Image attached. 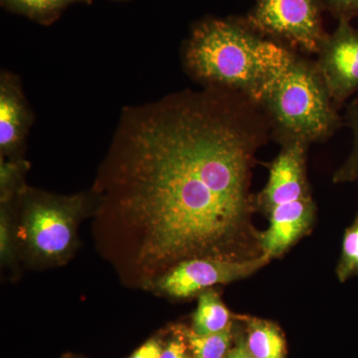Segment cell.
Returning <instances> with one entry per match:
<instances>
[{
    "label": "cell",
    "mask_w": 358,
    "mask_h": 358,
    "mask_svg": "<svg viewBox=\"0 0 358 358\" xmlns=\"http://www.w3.org/2000/svg\"><path fill=\"white\" fill-rule=\"evenodd\" d=\"M224 358H256L249 352L248 348H247L246 343L243 339H240L238 341L237 346L229 350V352L226 355Z\"/></svg>",
    "instance_id": "cell-21"
},
{
    "label": "cell",
    "mask_w": 358,
    "mask_h": 358,
    "mask_svg": "<svg viewBox=\"0 0 358 358\" xmlns=\"http://www.w3.org/2000/svg\"><path fill=\"white\" fill-rule=\"evenodd\" d=\"M272 262L267 255L234 262L195 258L174 266L157 280L155 287L174 299H188L217 285L230 284L251 277Z\"/></svg>",
    "instance_id": "cell-6"
},
{
    "label": "cell",
    "mask_w": 358,
    "mask_h": 358,
    "mask_svg": "<svg viewBox=\"0 0 358 358\" xmlns=\"http://www.w3.org/2000/svg\"><path fill=\"white\" fill-rule=\"evenodd\" d=\"M162 343L157 339H150L136 350L129 358H159L162 355Z\"/></svg>",
    "instance_id": "cell-19"
},
{
    "label": "cell",
    "mask_w": 358,
    "mask_h": 358,
    "mask_svg": "<svg viewBox=\"0 0 358 358\" xmlns=\"http://www.w3.org/2000/svg\"><path fill=\"white\" fill-rule=\"evenodd\" d=\"M254 102L268 120L271 138L280 145L324 143L343 124L315 61L293 50L266 80Z\"/></svg>",
    "instance_id": "cell-3"
},
{
    "label": "cell",
    "mask_w": 358,
    "mask_h": 358,
    "mask_svg": "<svg viewBox=\"0 0 358 358\" xmlns=\"http://www.w3.org/2000/svg\"><path fill=\"white\" fill-rule=\"evenodd\" d=\"M317 55L315 64L339 110L350 96L358 94V30L350 21L339 20Z\"/></svg>",
    "instance_id": "cell-7"
},
{
    "label": "cell",
    "mask_w": 358,
    "mask_h": 358,
    "mask_svg": "<svg viewBox=\"0 0 358 358\" xmlns=\"http://www.w3.org/2000/svg\"><path fill=\"white\" fill-rule=\"evenodd\" d=\"M245 21L266 38L308 53L317 54L327 36L317 0H257Z\"/></svg>",
    "instance_id": "cell-5"
},
{
    "label": "cell",
    "mask_w": 358,
    "mask_h": 358,
    "mask_svg": "<svg viewBox=\"0 0 358 358\" xmlns=\"http://www.w3.org/2000/svg\"><path fill=\"white\" fill-rule=\"evenodd\" d=\"M268 120L238 92L182 90L122 110L95 192L140 235L138 264L164 275L195 258L264 255L251 192Z\"/></svg>",
    "instance_id": "cell-1"
},
{
    "label": "cell",
    "mask_w": 358,
    "mask_h": 358,
    "mask_svg": "<svg viewBox=\"0 0 358 358\" xmlns=\"http://www.w3.org/2000/svg\"><path fill=\"white\" fill-rule=\"evenodd\" d=\"M246 345L256 358H287L286 341L281 329L270 320L243 317Z\"/></svg>",
    "instance_id": "cell-11"
},
{
    "label": "cell",
    "mask_w": 358,
    "mask_h": 358,
    "mask_svg": "<svg viewBox=\"0 0 358 358\" xmlns=\"http://www.w3.org/2000/svg\"><path fill=\"white\" fill-rule=\"evenodd\" d=\"M193 358H224L233 341L232 324L219 333L199 334L192 329L182 333Z\"/></svg>",
    "instance_id": "cell-14"
},
{
    "label": "cell",
    "mask_w": 358,
    "mask_h": 358,
    "mask_svg": "<svg viewBox=\"0 0 358 358\" xmlns=\"http://www.w3.org/2000/svg\"><path fill=\"white\" fill-rule=\"evenodd\" d=\"M0 253L2 258L6 259L10 252V233H9L8 219L6 210L1 211L0 220Z\"/></svg>",
    "instance_id": "cell-20"
},
{
    "label": "cell",
    "mask_w": 358,
    "mask_h": 358,
    "mask_svg": "<svg viewBox=\"0 0 358 358\" xmlns=\"http://www.w3.org/2000/svg\"><path fill=\"white\" fill-rule=\"evenodd\" d=\"M93 0H0L3 8L25 16L42 25H50L73 4L91 3Z\"/></svg>",
    "instance_id": "cell-13"
},
{
    "label": "cell",
    "mask_w": 358,
    "mask_h": 358,
    "mask_svg": "<svg viewBox=\"0 0 358 358\" xmlns=\"http://www.w3.org/2000/svg\"><path fill=\"white\" fill-rule=\"evenodd\" d=\"M34 115L23 93L20 78L14 73H0V157L20 159Z\"/></svg>",
    "instance_id": "cell-10"
},
{
    "label": "cell",
    "mask_w": 358,
    "mask_h": 358,
    "mask_svg": "<svg viewBox=\"0 0 358 358\" xmlns=\"http://www.w3.org/2000/svg\"><path fill=\"white\" fill-rule=\"evenodd\" d=\"M280 147L268 167L267 183L255 197L257 213L265 216L275 206L313 196L307 164L310 145L291 141Z\"/></svg>",
    "instance_id": "cell-8"
},
{
    "label": "cell",
    "mask_w": 358,
    "mask_h": 358,
    "mask_svg": "<svg viewBox=\"0 0 358 358\" xmlns=\"http://www.w3.org/2000/svg\"><path fill=\"white\" fill-rule=\"evenodd\" d=\"M188 345H186L185 336L173 339L162 350L159 358H189L187 353Z\"/></svg>",
    "instance_id": "cell-18"
},
{
    "label": "cell",
    "mask_w": 358,
    "mask_h": 358,
    "mask_svg": "<svg viewBox=\"0 0 358 358\" xmlns=\"http://www.w3.org/2000/svg\"><path fill=\"white\" fill-rule=\"evenodd\" d=\"M322 6L336 20L352 21L358 17V0H320Z\"/></svg>",
    "instance_id": "cell-17"
},
{
    "label": "cell",
    "mask_w": 358,
    "mask_h": 358,
    "mask_svg": "<svg viewBox=\"0 0 358 358\" xmlns=\"http://www.w3.org/2000/svg\"><path fill=\"white\" fill-rule=\"evenodd\" d=\"M345 121L348 128L352 129L353 145L348 159L334 173V183L358 180V94L346 107Z\"/></svg>",
    "instance_id": "cell-15"
},
{
    "label": "cell",
    "mask_w": 358,
    "mask_h": 358,
    "mask_svg": "<svg viewBox=\"0 0 358 358\" xmlns=\"http://www.w3.org/2000/svg\"><path fill=\"white\" fill-rule=\"evenodd\" d=\"M292 49L268 39L236 18H207L195 24L182 48L186 73L202 87L238 92L255 101Z\"/></svg>",
    "instance_id": "cell-2"
},
{
    "label": "cell",
    "mask_w": 358,
    "mask_h": 358,
    "mask_svg": "<svg viewBox=\"0 0 358 358\" xmlns=\"http://www.w3.org/2000/svg\"><path fill=\"white\" fill-rule=\"evenodd\" d=\"M23 236L28 248L45 261H60L69 254L76 222L86 205L83 195L55 196L24 188Z\"/></svg>",
    "instance_id": "cell-4"
},
{
    "label": "cell",
    "mask_w": 358,
    "mask_h": 358,
    "mask_svg": "<svg viewBox=\"0 0 358 358\" xmlns=\"http://www.w3.org/2000/svg\"><path fill=\"white\" fill-rule=\"evenodd\" d=\"M317 213V204L313 196L273 208L267 216L270 225L261 234L264 255L274 260L288 253L312 232Z\"/></svg>",
    "instance_id": "cell-9"
},
{
    "label": "cell",
    "mask_w": 358,
    "mask_h": 358,
    "mask_svg": "<svg viewBox=\"0 0 358 358\" xmlns=\"http://www.w3.org/2000/svg\"><path fill=\"white\" fill-rule=\"evenodd\" d=\"M232 324L231 313L217 292L209 289L199 294L193 315L192 331L199 334L219 333Z\"/></svg>",
    "instance_id": "cell-12"
},
{
    "label": "cell",
    "mask_w": 358,
    "mask_h": 358,
    "mask_svg": "<svg viewBox=\"0 0 358 358\" xmlns=\"http://www.w3.org/2000/svg\"><path fill=\"white\" fill-rule=\"evenodd\" d=\"M336 274L341 282L358 277V212L343 234Z\"/></svg>",
    "instance_id": "cell-16"
}]
</instances>
